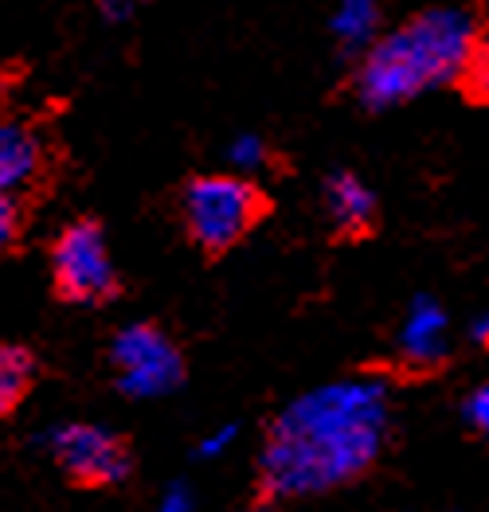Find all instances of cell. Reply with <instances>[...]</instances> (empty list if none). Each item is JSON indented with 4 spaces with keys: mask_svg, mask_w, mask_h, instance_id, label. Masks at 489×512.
Returning a JSON list of instances; mask_svg holds the SVG:
<instances>
[{
    "mask_svg": "<svg viewBox=\"0 0 489 512\" xmlns=\"http://www.w3.org/2000/svg\"><path fill=\"white\" fill-rule=\"evenodd\" d=\"M466 32L470 20L458 12H415L356 59L353 71L333 90V98H349L368 114L403 106L407 98L431 90L435 83H446Z\"/></svg>",
    "mask_w": 489,
    "mask_h": 512,
    "instance_id": "6da1fadb",
    "label": "cell"
},
{
    "mask_svg": "<svg viewBox=\"0 0 489 512\" xmlns=\"http://www.w3.org/2000/svg\"><path fill=\"white\" fill-rule=\"evenodd\" d=\"M274 196L263 184L239 172H196L177 188V219L184 239L204 255V262H220L239 251L270 215Z\"/></svg>",
    "mask_w": 489,
    "mask_h": 512,
    "instance_id": "7a4b0ae2",
    "label": "cell"
},
{
    "mask_svg": "<svg viewBox=\"0 0 489 512\" xmlns=\"http://www.w3.org/2000/svg\"><path fill=\"white\" fill-rule=\"evenodd\" d=\"M51 290L67 305H106L122 294V274L98 219H71L51 243Z\"/></svg>",
    "mask_w": 489,
    "mask_h": 512,
    "instance_id": "3957f363",
    "label": "cell"
},
{
    "mask_svg": "<svg viewBox=\"0 0 489 512\" xmlns=\"http://www.w3.org/2000/svg\"><path fill=\"white\" fill-rule=\"evenodd\" d=\"M47 454L67 477V485L102 493L118 489L134 473V446L130 438L94 423H63L47 434Z\"/></svg>",
    "mask_w": 489,
    "mask_h": 512,
    "instance_id": "277c9868",
    "label": "cell"
},
{
    "mask_svg": "<svg viewBox=\"0 0 489 512\" xmlns=\"http://www.w3.org/2000/svg\"><path fill=\"white\" fill-rule=\"evenodd\" d=\"M110 368L122 395L130 399H157L184 384L188 360L161 325H130L110 341Z\"/></svg>",
    "mask_w": 489,
    "mask_h": 512,
    "instance_id": "5b68a950",
    "label": "cell"
},
{
    "mask_svg": "<svg viewBox=\"0 0 489 512\" xmlns=\"http://www.w3.org/2000/svg\"><path fill=\"white\" fill-rule=\"evenodd\" d=\"M321 204H325V223H329V243L333 247H360L372 243L384 227L380 196L356 176L341 169L329 172L321 184Z\"/></svg>",
    "mask_w": 489,
    "mask_h": 512,
    "instance_id": "8992f818",
    "label": "cell"
},
{
    "mask_svg": "<svg viewBox=\"0 0 489 512\" xmlns=\"http://www.w3.org/2000/svg\"><path fill=\"white\" fill-rule=\"evenodd\" d=\"M47 176V145L36 126L0 118V188L28 196Z\"/></svg>",
    "mask_w": 489,
    "mask_h": 512,
    "instance_id": "52a82bcc",
    "label": "cell"
},
{
    "mask_svg": "<svg viewBox=\"0 0 489 512\" xmlns=\"http://www.w3.org/2000/svg\"><path fill=\"white\" fill-rule=\"evenodd\" d=\"M446 86L462 106L489 110V20H470V32L458 47Z\"/></svg>",
    "mask_w": 489,
    "mask_h": 512,
    "instance_id": "ba28073f",
    "label": "cell"
},
{
    "mask_svg": "<svg viewBox=\"0 0 489 512\" xmlns=\"http://www.w3.org/2000/svg\"><path fill=\"white\" fill-rule=\"evenodd\" d=\"M36 384V356L24 344L0 341V419L16 415Z\"/></svg>",
    "mask_w": 489,
    "mask_h": 512,
    "instance_id": "9c48e42d",
    "label": "cell"
},
{
    "mask_svg": "<svg viewBox=\"0 0 489 512\" xmlns=\"http://www.w3.org/2000/svg\"><path fill=\"white\" fill-rule=\"evenodd\" d=\"M24 227H28L24 196H16V192H4V188H0V255H8V251H16V247H20Z\"/></svg>",
    "mask_w": 489,
    "mask_h": 512,
    "instance_id": "30bf717a",
    "label": "cell"
},
{
    "mask_svg": "<svg viewBox=\"0 0 489 512\" xmlns=\"http://www.w3.org/2000/svg\"><path fill=\"white\" fill-rule=\"evenodd\" d=\"M466 423L474 434L489 438V387H478L470 399H466Z\"/></svg>",
    "mask_w": 489,
    "mask_h": 512,
    "instance_id": "8fae6325",
    "label": "cell"
},
{
    "mask_svg": "<svg viewBox=\"0 0 489 512\" xmlns=\"http://www.w3.org/2000/svg\"><path fill=\"white\" fill-rule=\"evenodd\" d=\"M478 344L486 348V356H489V321H482V325H478Z\"/></svg>",
    "mask_w": 489,
    "mask_h": 512,
    "instance_id": "7c38bea8",
    "label": "cell"
},
{
    "mask_svg": "<svg viewBox=\"0 0 489 512\" xmlns=\"http://www.w3.org/2000/svg\"><path fill=\"white\" fill-rule=\"evenodd\" d=\"M4 94H8V75H0V102H4Z\"/></svg>",
    "mask_w": 489,
    "mask_h": 512,
    "instance_id": "4fadbf2b",
    "label": "cell"
}]
</instances>
